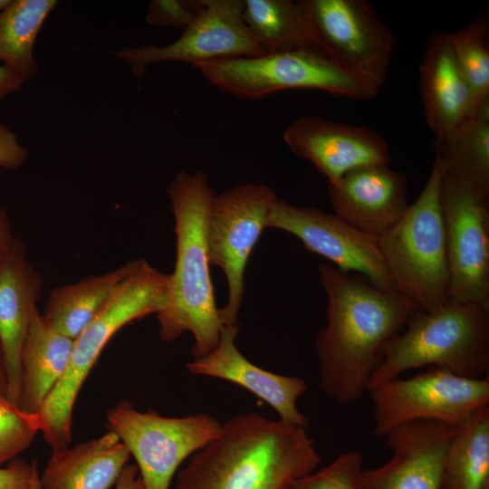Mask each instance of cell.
<instances>
[{
	"instance_id": "1",
	"label": "cell",
	"mask_w": 489,
	"mask_h": 489,
	"mask_svg": "<svg viewBox=\"0 0 489 489\" xmlns=\"http://www.w3.org/2000/svg\"><path fill=\"white\" fill-rule=\"evenodd\" d=\"M318 271L328 302L326 323L315 338L320 386L348 405L367 393L384 348L418 309L398 292L332 265Z\"/></svg>"
},
{
	"instance_id": "18",
	"label": "cell",
	"mask_w": 489,
	"mask_h": 489,
	"mask_svg": "<svg viewBox=\"0 0 489 489\" xmlns=\"http://www.w3.org/2000/svg\"><path fill=\"white\" fill-rule=\"evenodd\" d=\"M238 326H224L216 346L207 354L187 363L193 375L221 379L254 394L277 413L279 419L307 428L310 419L297 402L306 392V381L298 376L276 374L247 360L235 345Z\"/></svg>"
},
{
	"instance_id": "11",
	"label": "cell",
	"mask_w": 489,
	"mask_h": 489,
	"mask_svg": "<svg viewBox=\"0 0 489 489\" xmlns=\"http://www.w3.org/2000/svg\"><path fill=\"white\" fill-rule=\"evenodd\" d=\"M315 45L379 89L385 83L395 38L364 0H303Z\"/></svg>"
},
{
	"instance_id": "30",
	"label": "cell",
	"mask_w": 489,
	"mask_h": 489,
	"mask_svg": "<svg viewBox=\"0 0 489 489\" xmlns=\"http://www.w3.org/2000/svg\"><path fill=\"white\" fill-rule=\"evenodd\" d=\"M363 459L360 451L342 452L322 468L301 478L292 489H364Z\"/></svg>"
},
{
	"instance_id": "17",
	"label": "cell",
	"mask_w": 489,
	"mask_h": 489,
	"mask_svg": "<svg viewBox=\"0 0 489 489\" xmlns=\"http://www.w3.org/2000/svg\"><path fill=\"white\" fill-rule=\"evenodd\" d=\"M329 195L335 216L375 237L394 225L409 206L405 174L384 164L348 172L329 185Z\"/></svg>"
},
{
	"instance_id": "15",
	"label": "cell",
	"mask_w": 489,
	"mask_h": 489,
	"mask_svg": "<svg viewBox=\"0 0 489 489\" xmlns=\"http://www.w3.org/2000/svg\"><path fill=\"white\" fill-rule=\"evenodd\" d=\"M283 139L289 149L310 161L327 179L337 183L348 172L369 165H389L390 149L375 130L315 116L294 120Z\"/></svg>"
},
{
	"instance_id": "38",
	"label": "cell",
	"mask_w": 489,
	"mask_h": 489,
	"mask_svg": "<svg viewBox=\"0 0 489 489\" xmlns=\"http://www.w3.org/2000/svg\"><path fill=\"white\" fill-rule=\"evenodd\" d=\"M27 489H43L40 482V473L35 461H34L32 480Z\"/></svg>"
},
{
	"instance_id": "29",
	"label": "cell",
	"mask_w": 489,
	"mask_h": 489,
	"mask_svg": "<svg viewBox=\"0 0 489 489\" xmlns=\"http://www.w3.org/2000/svg\"><path fill=\"white\" fill-rule=\"evenodd\" d=\"M42 428L38 413H28L0 397V467L25 451Z\"/></svg>"
},
{
	"instance_id": "23",
	"label": "cell",
	"mask_w": 489,
	"mask_h": 489,
	"mask_svg": "<svg viewBox=\"0 0 489 489\" xmlns=\"http://www.w3.org/2000/svg\"><path fill=\"white\" fill-rule=\"evenodd\" d=\"M131 260L109 273L53 288L42 314L45 322L74 340L93 320L120 283L138 266Z\"/></svg>"
},
{
	"instance_id": "16",
	"label": "cell",
	"mask_w": 489,
	"mask_h": 489,
	"mask_svg": "<svg viewBox=\"0 0 489 489\" xmlns=\"http://www.w3.org/2000/svg\"><path fill=\"white\" fill-rule=\"evenodd\" d=\"M457 427L436 420L395 427L385 436L389 459L363 468L364 489H440L446 453Z\"/></svg>"
},
{
	"instance_id": "39",
	"label": "cell",
	"mask_w": 489,
	"mask_h": 489,
	"mask_svg": "<svg viewBox=\"0 0 489 489\" xmlns=\"http://www.w3.org/2000/svg\"><path fill=\"white\" fill-rule=\"evenodd\" d=\"M10 0H0V12L5 7Z\"/></svg>"
},
{
	"instance_id": "27",
	"label": "cell",
	"mask_w": 489,
	"mask_h": 489,
	"mask_svg": "<svg viewBox=\"0 0 489 489\" xmlns=\"http://www.w3.org/2000/svg\"><path fill=\"white\" fill-rule=\"evenodd\" d=\"M445 174L489 193V103L451 138L435 142Z\"/></svg>"
},
{
	"instance_id": "31",
	"label": "cell",
	"mask_w": 489,
	"mask_h": 489,
	"mask_svg": "<svg viewBox=\"0 0 489 489\" xmlns=\"http://www.w3.org/2000/svg\"><path fill=\"white\" fill-rule=\"evenodd\" d=\"M198 1L152 0L148 5L149 24L185 29L195 18Z\"/></svg>"
},
{
	"instance_id": "33",
	"label": "cell",
	"mask_w": 489,
	"mask_h": 489,
	"mask_svg": "<svg viewBox=\"0 0 489 489\" xmlns=\"http://www.w3.org/2000/svg\"><path fill=\"white\" fill-rule=\"evenodd\" d=\"M34 469V461L27 463L15 458L5 467H0V489H27Z\"/></svg>"
},
{
	"instance_id": "21",
	"label": "cell",
	"mask_w": 489,
	"mask_h": 489,
	"mask_svg": "<svg viewBox=\"0 0 489 489\" xmlns=\"http://www.w3.org/2000/svg\"><path fill=\"white\" fill-rule=\"evenodd\" d=\"M130 454L113 432L52 451L42 474L43 489H110Z\"/></svg>"
},
{
	"instance_id": "22",
	"label": "cell",
	"mask_w": 489,
	"mask_h": 489,
	"mask_svg": "<svg viewBox=\"0 0 489 489\" xmlns=\"http://www.w3.org/2000/svg\"><path fill=\"white\" fill-rule=\"evenodd\" d=\"M73 340L49 326L36 310L24 342L18 407L38 413L68 368Z\"/></svg>"
},
{
	"instance_id": "19",
	"label": "cell",
	"mask_w": 489,
	"mask_h": 489,
	"mask_svg": "<svg viewBox=\"0 0 489 489\" xmlns=\"http://www.w3.org/2000/svg\"><path fill=\"white\" fill-rule=\"evenodd\" d=\"M420 95L427 123L442 142L464 129L476 116L480 102L462 74L448 34L433 33L418 68Z\"/></svg>"
},
{
	"instance_id": "26",
	"label": "cell",
	"mask_w": 489,
	"mask_h": 489,
	"mask_svg": "<svg viewBox=\"0 0 489 489\" xmlns=\"http://www.w3.org/2000/svg\"><path fill=\"white\" fill-rule=\"evenodd\" d=\"M56 0H10L0 12V61L25 82L38 72L37 36Z\"/></svg>"
},
{
	"instance_id": "3",
	"label": "cell",
	"mask_w": 489,
	"mask_h": 489,
	"mask_svg": "<svg viewBox=\"0 0 489 489\" xmlns=\"http://www.w3.org/2000/svg\"><path fill=\"white\" fill-rule=\"evenodd\" d=\"M168 194L175 218L176 263L168 273L166 301L157 314L159 337L171 342L192 334L194 359L218 343L224 324L216 306L206 241V222L216 196L206 174L178 171Z\"/></svg>"
},
{
	"instance_id": "32",
	"label": "cell",
	"mask_w": 489,
	"mask_h": 489,
	"mask_svg": "<svg viewBox=\"0 0 489 489\" xmlns=\"http://www.w3.org/2000/svg\"><path fill=\"white\" fill-rule=\"evenodd\" d=\"M28 158V150L18 141L15 134L0 123V168L14 170L21 168Z\"/></svg>"
},
{
	"instance_id": "13",
	"label": "cell",
	"mask_w": 489,
	"mask_h": 489,
	"mask_svg": "<svg viewBox=\"0 0 489 489\" xmlns=\"http://www.w3.org/2000/svg\"><path fill=\"white\" fill-rule=\"evenodd\" d=\"M243 6L244 0H198L195 18L173 43L165 46L126 47L111 53L125 61L137 78L149 65L164 62L194 65L219 59L263 55L266 52L248 30Z\"/></svg>"
},
{
	"instance_id": "28",
	"label": "cell",
	"mask_w": 489,
	"mask_h": 489,
	"mask_svg": "<svg viewBox=\"0 0 489 489\" xmlns=\"http://www.w3.org/2000/svg\"><path fill=\"white\" fill-rule=\"evenodd\" d=\"M455 62L480 102L489 101L488 25L480 18L448 34Z\"/></svg>"
},
{
	"instance_id": "34",
	"label": "cell",
	"mask_w": 489,
	"mask_h": 489,
	"mask_svg": "<svg viewBox=\"0 0 489 489\" xmlns=\"http://www.w3.org/2000/svg\"><path fill=\"white\" fill-rule=\"evenodd\" d=\"M25 81L14 71L0 65V101L7 95L19 91Z\"/></svg>"
},
{
	"instance_id": "35",
	"label": "cell",
	"mask_w": 489,
	"mask_h": 489,
	"mask_svg": "<svg viewBox=\"0 0 489 489\" xmlns=\"http://www.w3.org/2000/svg\"><path fill=\"white\" fill-rule=\"evenodd\" d=\"M5 210L0 205V263L10 250L14 239Z\"/></svg>"
},
{
	"instance_id": "2",
	"label": "cell",
	"mask_w": 489,
	"mask_h": 489,
	"mask_svg": "<svg viewBox=\"0 0 489 489\" xmlns=\"http://www.w3.org/2000/svg\"><path fill=\"white\" fill-rule=\"evenodd\" d=\"M320 463L306 428L249 412L187 459L175 489H292Z\"/></svg>"
},
{
	"instance_id": "36",
	"label": "cell",
	"mask_w": 489,
	"mask_h": 489,
	"mask_svg": "<svg viewBox=\"0 0 489 489\" xmlns=\"http://www.w3.org/2000/svg\"><path fill=\"white\" fill-rule=\"evenodd\" d=\"M114 486V489H144L137 466L125 465Z\"/></svg>"
},
{
	"instance_id": "8",
	"label": "cell",
	"mask_w": 489,
	"mask_h": 489,
	"mask_svg": "<svg viewBox=\"0 0 489 489\" xmlns=\"http://www.w3.org/2000/svg\"><path fill=\"white\" fill-rule=\"evenodd\" d=\"M221 423L207 413L165 417L123 399L106 413V426L136 461L144 489H169L179 466L214 439Z\"/></svg>"
},
{
	"instance_id": "14",
	"label": "cell",
	"mask_w": 489,
	"mask_h": 489,
	"mask_svg": "<svg viewBox=\"0 0 489 489\" xmlns=\"http://www.w3.org/2000/svg\"><path fill=\"white\" fill-rule=\"evenodd\" d=\"M267 228L292 234L306 250L329 260L337 269L358 273L374 286L398 292L377 237L358 230L334 214L292 206L277 197L269 213Z\"/></svg>"
},
{
	"instance_id": "12",
	"label": "cell",
	"mask_w": 489,
	"mask_h": 489,
	"mask_svg": "<svg viewBox=\"0 0 489 489\" xmlns=\"http://www.w3.org/2000/svg\"><path fill=\"white\" fill-rule=\"evenodd\" d=\"M440 204L449 297L489 309V193L444 172Z\"/></svg>"
},
{
	"instance_id": "4",
	"label": "cell",
	"mask_w": 489,
	"mask_h": 489,
	"mask_svg": "<svg viewBox=\"0 0 489 489\" xmlns=\"http://www.w3.org/2000/svg\"><path fill=\"white\" fill-rule=\"evenodd\" d=\"M424 367L472 379L488 377L489 309L449 298L430 311H417L384 348L368 390Z\"/></svg>"
},
{
	"instance_id": "5",
	"label": "cell",
	"mask_w": 489,
	"mask_h": 489,
	"mask_svg": "<svg viewBox=\"0 0 489 489\" xmlns=\"http://www.w3.org/2000/svg\"><path fill=\"white\" fill-rule=\"evenodd\" d=\"M168 273L140 259L93 320L73 340L68 368L38 412L42 435L52 451L72 439L75 402L89 373L110 339L125 325L158 314L166 301Z\"/></svg>"
},
{
	"instance_id": "7",
	"label": "cell",
	"mask_w": 489,
	"mask_h": 489,
	"mask_svg": "<svg viewBox=\"0 0 489 489\" xmlns=\"http://www.w3.org/2000/svg\"><path fill=\"white\" fill-rule=\"evenodd\" d=\"M192 66L211 85L241 99H261L284 90L313 89L355 100H369L379 91L316 47L219 59Z\"/></svg>"
},
{
	"instance_id": "10",
	"label": "cell",
	"mask_w": 489,
	"mask_h": 489,
	"mask_svg": "<svg viewBox=\"0 0 489 489\" xmlns=\"http://www.w3.org/2000/svg\"><path fill=\"white\" fill-rule=\"evenodd\" d=\"M277 198L262 184H243L215 196L206 222V241L211 265L225 273L228 298L219 308L224 326L237 325L244 294V273L250 255L267 228Z\"/></svg>"
},
{
	"instance_id": "20",
	"label": "cell",
	"mask_w": 489,
	"mask_h": 489,
	"mask_svg": "<svg viewBox=\"0 0 489 489\" xmlns=\"http://www.w3.org/2000/svg\"><path fill=\"white\" fill-rule=\"evenodd\" d=\"M43 283L41 273L28 260L25 244L15 238L0 263V341L5 360L8 398L16 405L22 350L33 315L38 310Z\"/></svg>"
},
{
	"instance_id": "9",
	"label": "cell",
	"mask_w": 489,
	"mask_h": 489,
	"mask_svg": "<svg viewBox=\"0 0 489 489\" xmlns=\"http://www.w3.org/2000/svg\"><path fill=\"white\" fill-rule=\"evenodd\" d=\"M373 434L385 437L395 427L416 420L462 426L489 406V377L472 379L428 367L408 379L396 378L370 388Z\"/></svg>"
},
{
	"instance_id": "6",
	"label": "cell",
	"mask_w": 489,
	"mask_h": 489,
	"mask_svg": "<svg viewBox=\"0 0 489 489\" xmlns=\"http://www.w3.org/2000/svg\"><path fill=\"white\" fill-rule=\"evenodd\" d=\"M444 168L437 157L427 181L402 217L377 237L399 294L419 311H430L449 297V270L440 186Z\"/></svg>"
},
{
	"instance_id": "37",
	"label": "cell",
	"mask_w": 489,
	"mask_h": 489,
	"mask_svg": "<svg viewBox=\"0 0 489 489\" xmlns=\"http://www.w3.org/2000/svg\"><path fill=\"white\" fill-rule=\"evenodd\" d=\"M0 397L8 398V383L5 354L0 341ZM9 399V398H8Z\"/></svg>"
},
{
	"instance_id": "24",
	"label": "cell",
	"mask_w": 489,
	"mask_h": 489,
	"mask_svg": "<svg viewBox=\"0 0 489 489\" xmlns=\"http://www.w3.org/2000/svg\"><path fill=\"white\" fill-rule=\"evenodd\" d=\"M440 489H489V406L457 427L446 453Z\"/></svg>"
},
{
	"instance_id": "25",
	"label": "cell",
	"mask_w": 489,
	"mask_h": 489,
	"mask_svg": "<svg viewBox=\"0 0 489 489\" xmlns=\"http://www.w3.org/2000/svg\"><path fill=\"white\" fill-rule=\"evenodd\" d=\"M243 16L266 53L316 47L302 1L244 0Z\"/></svg>"
}]
</instances>
